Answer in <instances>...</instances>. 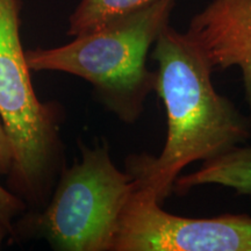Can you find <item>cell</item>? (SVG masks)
Segmentation results:
<instances>
[{"label":"cell","instance_id":"3","mask_svg":"<svg viewBox=\"0 0 251 251\" xmlns=\"http://www.w3.org/2000/svg\"><path fill=\"white\" fill-rule=\"evenodd\" d=\"M20 0H0V118L11 141L13 163L8 188L40 211L65 168L63 107L42 102L30 80L20 36Z\"/></svg>","mask_w":251,"mask_h":251},{"label":"cell","instance_id":"7","mask_svg":"<svg viewBox=\"0 0 251 251\" xmlns=\"http://www.w3.org/2000/svg\"><path fill=\"white\" fill-rule=\"evenodd\" d=\"M203 185L231 188L240 196L251 198V147L236 146L215 158L202 162L196 172L180 175L175 181L174 192L186 194Z\"/></svg>","mask_w":251,"mask_h":251},{"label":"cell","instance_id":"9","mask_svg":"<svg viewBox=\"0 0 251 251\" xmlns=\"http://www.w3.org/2000/svg\"><path fill=\"white\" fill-rule=\"evenodd\" d=\"M27 205L12 192L0 185V222L13 234L14 220L27 211Z\"/></svg>","mask_w":251,"mask_h":251},{"label":"cell","instance_id":"8","mask_svg":"<svg viewBox=\"0 0 251 251\" xmlns=\"http://www.w3.org/2000/svg\"><path fill=\"white\" fill-rule=\"evenodd\" d=\"M157 0H80L69 18V36H78L109 21L153 4Z\"/></svg>","mask_w":251,"mask_h":251},{"label":"cell","instance_id":"10","mask_svg":"<svg viewBox=\"0 0 251 251\" xmlns=\"http://www.w3.org/2000/svg\"><path fill=\"white\" fill-rule=\"evenodd\" d=\"M13 163V153H12L11 141L0 118V176H7L11 171Z\"/></svg>","mask_w":251,"mask_h":251},{"label":"cell","instance_id":"1","mask_svg":"<svg viewBox=\"0 0 251 251\" xmlns=\"http://www.w3.org/2000/svg\"><path fill=\"white\" fill-rule=\"evenodd\" d=\"M152 57L157 63L155 92L168 120L166 140L158 156H128L126 172L163 205L188 165L246 144L251 139V120L216 92L214 70L186 33L166 25L153 43Z\"/></svg>","mask_w":251,"mask_h":251},{"label":"cell","instance_id":"11","mask_svg":"<svg viewBox=\"0 0 251 251\" xmlns=\"http://www.w3.org/2000/svg\"><path fill=\"white\" fill-rule=\"evenodd\" d=\"M9 234H11V231H9L8 229L5 227V226L0 222V249H1L2 243H4L6 237H7Z\"/></svg>","mask_w":251,"mask_h":251},{"label":"cell","instance_id":"5","mask_svg":"<svg viewBox=\"0 0 251 251\" xmlns=\"http://www.w3.org/2000/svg\"><path fill=\"white\" fill-rule=\"evenodd\" d=\"M111 251H251V216L185 218L135 185L119 216Z\"/></svg>","mask_w":251,"mask_h":251},{"label":"cell","instance_id":"2","mask_svg":"<svg viewBox=\"0 0 251 251\" xmlns=\"http://www.w3.org/2000/svg\"><path fill=\"white\" fill-rule=\"evenodd\" d=\"M177 0L153 4L109 21L56 48L26 50L30 71H57L89 81L94 96L119 120L133 125L142 115L157 75L147 67L149 50Z\"/></svg>","mask_w":251,"mask_h":251},{"label":"cell","instance_id":"6","mask_svg":"<svg viewBox=\"0 0 251 251\" xmlns=\"http://www.w3.org/2000/svg\"><path fill=\"white\" fill-rule=\"evenodd\" d=\"M186 34L214 71L240 69L251 120V0H213Z\"/></svg>","mask_w":251,"mask_h":251},{"label":"cell","instance_id":"4","mask_svg":"<svg viewBox=\"0 0 251 251\" xmlns=\"http://www.w3.org/2000/svg\"><path fill=\"white\" fill-rule=\"evenodd\" d=\"M79 148L80 159L63 169L47 205L25 216L19 229L57 251H111L134 180L117 168L106 143Z\"/></svg>","mask_w":251,"mask_h":251}]
</instances>
